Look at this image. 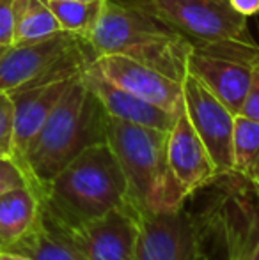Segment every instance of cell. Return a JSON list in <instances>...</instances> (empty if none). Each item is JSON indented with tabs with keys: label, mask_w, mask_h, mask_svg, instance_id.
Listing matches in <instances>:
<instances>
[{
	"label": "cell",
	"mask_w": 259,
	"mask_h": 260,
	"mask_svg": "<svg viewBox=\"0 0 259 260\" xmlns=\"http://www.w3.org/2000/svg\"><path fill=\"white\" fill-rule=\"evenodd\" d=\"M183 36L194 50L213 46L254 45L247 18L231 7L229 0H130Z\"/></svg>",
	"instance_id": "8992f818"
},
{
	"label": "cell",
	"mask_w": 259,
	"mask_h": 260,
	"mask_svg": "<svg viewBox=\"0 0 259 260\" xmlns=\"http://www.w3.org/2000/svg\"><path fill=\"white\" fill-rule=\"evenodd\" d=\"M130 206L126 179L107 142L82 151L41 189V211L61 229H75Z\"/></svg>",
	"instance_id": "6da1fadb"
},
{
	"label": "cell",
	"mask_w": 259,
	"mask_h": 260,
	"mask_svg": "<svg viewBox=\"0 0 259 260\" xmlns=\"http://www.w3.org/2000/svg\"><path fill=\"white\" fill-rule=\"evenodd\" d=\"M41 214V195L27 184L0 195V246L9 248L23 237Z\"/></svg>",
	"instance_id": "9a60e30c"
},
{
	"label": "cell",
	"mask_w": 259,
	"mask_h": 260,
	"mask_svg": "<svg viewBox=\"0 0 259 260\" xmlns=\"http://www.w3.org/2000/svg\"><path fill=\"white\" fill-rule=\"evenodd\" d=\"M61 230L87 260H135L138 211L125 206L75 229Z\"/></svg>",
	"instance_id": "9c48e42d"
},
{
	"label": "cell",
	"mask_w": 259,
	"mask_h": 260,
	"mask_svg": "<svg viewBox=\"0 0 259 260\" xmlns=\"http://www.w3.org/2000/svg\"><path fill=\"white\" fill-rule=\"evenodd\" d=\"M105 0L93 2H75V0H48L53 16L57 18L61 28L69 34L87 39L94 23L98 21L103 9Z\"/></svg>",
	"instance_id": "d6986e66"
},
{
	"label": "cell",
	"mask_w": 259,
	"mask_h": 260,
	"mask_svg": "<svg viewBox=\"0 0 259 260\" xmlns=\"http://www.w3.org/2000/svg\"><path fill=\"white\" fill-rule=\"evenodd\" d=\"M236 260H259V236H257V239L249 246V250L240 253Z\"/></svg>",
	"instance_id": "d4e9b609"
},
{
	"label": "cell",
	"mask_w": 259,
	"mask_h": 260,
	"mask_svg": "<svg viewBox=\"0 0 259 260\" xmlns=\"http://www.w3.org/2000/svg\"><path fill=\"white\" fill-rule=\"evenodd\" d=\"M183 106L217 168L218 179L233 177V137L236 113L210 92L195 76L183 80Z\"/></svg>",
	"instance_id": "ba28073f"
},
{
	"label": "cell",
	"mask_w": 259,
	"mask_h": 260,
	"mask_svg": "<svg viewBox=\"0 0 259 260\" xmlns=\"http://www.w3.org/2000/svg\"><path fill=\"white\" fill-rule=\"evenodd\" d=\"M82 78L89 85V89L96 94L107 115L125 120V122L155 127L162 131H169L172 127L176 112H169L162 106L149 103L128 90L121 89L119 85L105 78L93 62L82 73Z\"/></svg>",
	"instance_id": "5bb4252c"
},
{
	"label": "cell",
	"mask_w": 259,
	"mask_h": 260,
	"mask_svg": "<svg viewBox=\"0 0 259 260\" xmlns=\"http://www.w3.org/2000/svg\"><path fill=\"white\" fill-rule=\"evenodd\" d=\"M233 175L252 186L259 195V122L236 115L233 137Z\"/></svg>",
	"instance_id": "ac0fdd59"
},
{
	"label": "cell",
	"mask_w": 259,
	"mask_h": 260,
	"mask_svg": "<svg viewBox=\"0 0 259 260\" xmlns=\"http://www.w3.org/2000/svg\"><path fill=\"white\" fill-rule=\"evenodd\" d=\"M231 7L242 16H256L259 14V0H229Z\"/></svg>",
	"instance_id": "cb8c5ba5"
},
{
	"label": "cell",
	"mask_w": 259,
	"mask_h": 260,
	"mask_svg": "<svg viewBox=\"0 0 259 260\" xmlns=\"http://www.w3.org/2000/svg\"><path fill=\"white\" fill-rule=\"evenodd\" d=\"M2 48H4V46H0V50H2Z\"/></svg>",
	"instance_id": "83f0119b"
},
{
	"label": "cell",
	"mask_w": 259,
	"mask_h": 260,
	"mask_svg": "<svg viewBox=\"0 0 259 260\" xmlns=\"http://www.w3.org/2000/svg\"><path fill=\"white\" fill-rule=\"evenodd\" d=\"M93 64L112 83L169 112H176L178 106L183 103V82L135 58L126 55H100Z\"/></svg>",
	"instance_id": "8fae6325"
},
{
	"label": "cell",
	"mask_w": 259,
	"mask_h": 260,
	"mask_svg": "<svg viewBox=\"0 0 259 260\" xmlns=\"http://www.w3.org/2000/svg\"><path fill=\"white\" fill-rule=\"evenodd\" d=\"M87 39L61 30L45 39L0 50V92L78 76L94 60Z\"/></svg>",
	"instance_id": "5b68a950"
},
{
	"label": "cell",
	"mask_w": 259,
	"mask_h": 260,
	"mask_svg": "<svg viewBox=\"0 0 259 260\" xmlns=\"http://www.w3.org/2000/svg\"><path fill=\"white\" fill-rule=\"evenodd\" d=\"M167 165L185 200L218 179L217 168L181 103L167 133Z\"/></svg>",
	"instance_id": "30bf717a"
},
{
	"label": "cell",
	"mask_w": 259,
	"mask_h": 260,
	"mask_svg": "<svg viewBox=\"0 0 259 260\" xmlns=\"http://www.w3.org/2000/svg\"><path fill=\"white\" fill-rule=\"evenodd\" d=\"M48 0H14L13 45H25L61 32Z\"/></svg>",
	"instance_id": "e0dca14e"
},
{
	"label": "cell",
	"mask_w": 259,
	"mask_h": 260,
	"mask_svg": "<svg viewBox=\"0 0 259 260\" xmlns=\"http://www.w3.org/2000/svg\"><path fill=\"white\" fill-rule=\"evenodd\" d=\"M27 184L32 186V182L20 163L11 156L0 157V195Z\"/></svg>",
	"instance_id": "ffe728a7"
},
{
	"label": "cell",
	"mask_w": 259,
	"mask_h": 260,
	"mask_svg": "<svg viewBox=\"0 0 259 260\" xmlns=\"http://www.w3.org/2000/svg\"><path fill=\"white\" fill-rule=\"evenodd\" d=\"M14 36V0H0V46L13 45Z\"/></svg>",
	"instance_id": "7402d4cb"
},
{
	"label": "cell",
	"mask_w": 259,
	"mask_h": 260,
	"mask_svg": "<svg viewBox=\"0 0 259 260\" xmlns=\"http://www.w3.org/2000/svg\"><path fill=\"white\" fill-rule=\"evenodd\" d=\"M107 142V112L78 75L32 140L23 168L39 191L91 145Z\"/></svg>",
	"instance_id": "7a4b0ae2"
},
{
	"label": "cell",
	"mask_w": 259,
	"mask_h": 260,
	"mask_svg": "<svg viewBox=\"0 0 259 260\" xmlns=\"http://www.w3.org/2000/svg\"><path fill=\"white\" fill-rule=\"evenodd\" d=\"M0 250H2V246H0Z\"/></svg>",
	"instance_id": "f1b7e54d"
},
{
	"label": "cell",
	"mask_w": 259,
	"mask_h": 260,
	"mask_svg": "<svg viewBox=\"0 0 259 260\" xmlns=\"http://www.w3.org/2000/svg\"><path fill=\"white\" fill-rule=\"evenodd\" d=\"M240 115L259 122V60L254 64L252 82H250L249 92H247L245 101H243L242 110H240Z\"/></svg>",
	"instance_id": "603a6c76"
},
{
	"label": "cell",
	"mask_w": 259,
	"mask_h": 260,
	"mask_svg": "<svg viewBox=\"0 0 259 260\" xmlns=\"http://www.w3.org/2000/svg\"><path fill=\"white\" fill-rule=\"evenodd\" d=\"M254 64L192 48L188 55L187 71L195 76L233 113L240 115V110L252 82Z\"/></svg>",
	"instance_id": "4fadbf2b"
},
{
	"label": "cell",
	"mask_w": 259,
	"mask_h": 260,
	"mask_svg": "<svg viewBox=\"0 0 259 260\" xmlns=\"http://www.w3.org/2000/svg\"><path fill=\"white\" fill-rule=\"evenodd\" d=\"M6 250L16 251L32 260H87L75 243L59 226L53 225L43 211L36 225Z\"/></svg>",
	"instance_id": "2e32d148"
},
{
	"label": "cell",
	"mask_w": 259,
	"mask_h": 260,
	"mask_svg": "<svg viewBox=\"0 0 259 260\" xmlns=\"http://www.w3.org/2000/svg\"><path fill=\"white\" fill-rule=\"evenodd\" d=\"M75 78L76 76L50 82L45 85L23 87L9 92L13 101V157L20 163L21 168L32 140L38 137L43 124L46 122L52 110L55 108Z\"/></svg>",
	"instance_id": "7c38bea8"
},
{
	"label": "cell",
	"mask_w": 259,
	"mask_h": 260,
	"mask_svg": "<svg viewBox=\"0 0 259 260\" xmlns=\"http://www.w3.org/2000/svg\"><path fill=\"white\" fill-rule=\"evenodd\" d=\"M135 260H208L199 219L185 206L138 212Z\"/></svg>",
	"instance_id": "52a82bcc"
},
{
	"label": "cell",
	"mask_w": 259,
	"mask_h": 260,
	"mask_svg": "<svg viewBox=\"0 0 259 260\" xmlns=\"http://www.w3.org/2000/svg\"><path fill=\"white\" fill-rule=\"evenodd\" d=\"M75 2H93V0H75Z\"/></svg>",
	"instance_id": "4316f807"
},
{
	"label": "cell",
	"mask_w": 259,
	"mask_h": 260,
	"mask_svg": "<svg viewBox=\"0 0 259 260\" xmlns=\"http://www.w3.org/2000/svg\"><path fill=\"white\" fill-rule=\"evenodd\" d=\"M94 57L126 55L183 82L192 45L130 0H105L87 36Z\"/></svg>",
	"instance_id": "3957f363"
},
{
	"label": "cell",
	"mask_w": 259,
	"mask_h": 260,
	"mask_svg": "<svg viewBox=\"0 0 259 260\" xmlns=\"http://www.w3.org/2000/svg\"><path fill=\"white\" fill-rule=\"evenodd\" d=\"M0 260H32V258L11 250H0Z\"/></svg>",
	"instance_id": "484cf974"
},
{
	"label": "cell",
	"mask_w": 259,
	"mask_h": 260,
	"mask_svg": "<svg viewBox=\"0 0 259 260\" xmlns=\"http://www.w3.org/2000/svg\"><path fill=\"white\" fill-rule=\"evenodd\" d=\"M13 157V101L7 92H0V157Z\"/></svg>",
	"instance_id": "44dd1931"
},
{
	"label": "cell",
	"mask_w": 259,
	"mask_h": 260,
	"mask_svg": "<svg viewBox=\"0 0 259 260\" xmlns=\"http://www.w3.org/2000/svg\"><path fill=\"white\" fill-rule=\"evenodd\" d=\"M167 133L107 115V144L128 186V202L138 212L172 211L185 206L169 165Z\"/></svg>",
	"instance_id": "277c9868"
}]
</instances>
